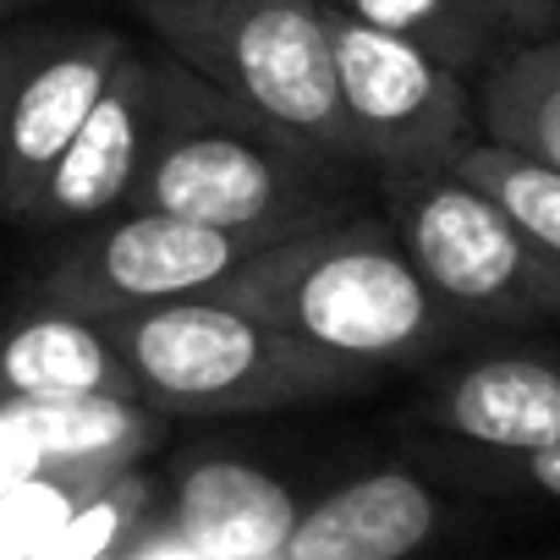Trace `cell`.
<instances>
[{
  "instance_id": "d6986e66",
  "label": "cell",
  "mask_w": 560,
  "mask_h": 560,
  "mask_svg": "<svg viewBox=\"0 0 560 560\" xmlns=\"http://www.w3.org/2000/svg\"><path fill=\"white\" fill-rule=\"evenodd\" d=\"M67 28H45V23H18V28H0V132H7V116H12V100L18 89L28 83V72L56 50Z\"/></svg>"
},
{
  "instance_id": "7402d4cb",
  "label": "cell",
  "mask_w": 560,
  "mask_h": 560,
  "mask_svg": "<svg viewBox=\"0 0 560 560\" xmlns=\"http://www.w3.org/2000/svg\"><path fill=\"white\" fill-rule=\"evenodd\" d=\"M105 560H127V555H121V549H116V555H105Z\"/></svg>"
},
{
  "instance_id": "5b68a950",
  "label": "cell",
  "mask_w": 560,
  "mask_h": 560,
  "mask_svg": "<svg viewBox=\"0 0 560 560\" xmlns=\"http://www.w3.org/2000/svg\"><path fill=\"white\" fill-rule=\"evenodd\" d=\"M385 214L418 275L472 319L538 325L560 319V258L544 253L505 203L456 171L380 176Z\"/></svg>"
},
{
  "instance_id": "30bf717a",
  "label": "cell",
  "mask_w": 560,
  "mask_h": 560,
  "mask_svg": "<svg viewBox=\"0 0 560 560\" xmlns=\"http://www.w3.org/2000/svg\"><path fill=\"white\" fill-rule=\"evenodd\" d=\"M341 7L418 45L462 83H483L516 56L560 39V0H341Z\"/></svg>"
},
{
  "instance_id": "603a6c76",
  "label": "cell",
  "mask_w": 560,
  "mask_h": 560,
  "mask_svg": "<svg viewBox=\"0 0 560 560\" xmlns=\"http://www.w3.org/2000/svg\"><path fill=\"white\" fill-rule=\"evenodd\" d=\"M330 7H341V0H330Z\"/></svg>"
},
{
  "instance_id": "9c48e42d",
  "label": "cell",
  "mask_w": 560,
  "mask_h": 560,
  "mask_svg": "<svg viewBox=\"0 0 560 560\" xmlns=\"http://www.w3.org/2000/svg\"><path fill=\"white\" fill-rule=\"evenodd\" d=\"M149 121H154V56L132 50L116 78L105 83L100 105L89 110L83 132L39 187L34 209L23 214L28 231H83L116 209H127L132 182L143 171L149 149Z\"/></svg>"
},
{
  "instance_id": "277c9868",
  "label": "cell",
  "mask_w": 560,
  "mask_h": 560,
  "mask_svg": "<svg viewBox=\"0 0 560 560\" xmlns=\"http://www.w3.org/2000/svg\"><path fill=\"white\" fill-rule=\"evenodd\" d=\"M127 7L171 61L369 176L341 105L325 23L330 0H127Z\"/></svg>"
},
{
  "instance_id": "3957f363",
  "label": "cell",
  "mask_w": 560,
  "mask_h": 560,
  "mask_svg": "<svg viewBox=\"0 0 560 560\" xmlns=\"http://www.w3.org/2000/svg\"><path fill=\"white\" fill-rule=\"evenodd\" d=\"M138 396L160 418H236V412H287L374 390L390 369L314 347L280 325L242 308L192 298L105 319Z\"/></svg>"
},
{
  "instance_id": "ba28073f",
  "label": "cell",
  "mask_w": 560,
  "mask_h": 560,
  "mask_svg": "<svg viewBox=\"0 0 560 560\" xmlns=\"http://www.w3.org/2000/svg\"><path fill=\"white\" fill-rule=\"evenodd\" d=\"M127 56L132 45L116 28H67L56 50L28 72L0 132V220L23 225L39 187L50 182Z\"/></svg>"
},
{
  "instance_id": "44dd1931",
  "label": "cell",
  "mask_w": 560,
  "mask_h": 560,
  "mask_svg": "<svg viewBox=\"0 0 560 560\" xmlns=\"http://www.w3.org/2000/svg\"><path fill=\"white\" fill-rule=\"evenodd\" d=\"M28 7H45V0H0V23L18 18V12H28Z\"/></svg>"
},
{
  "instance_id": "8fae6325",
  "label": "cell",
  "mask_w": 560,
  "mask_h": 560,
  "mask_svg": "<svg viewBox=\"0 0 560 560\" xmlns=\"http://www.w3.org/2000/svg\"><path fill=\"white\" fill-rule=\"evenodd\" d=\"M138 401V380L121 363L100 319L45 308L0 325V407L7 401Z\"/></svg>"
},
{
  "instance_id": "8992f818",
  "label": "cell",
  "mask_w": 560,
  "mask_h": 560,
  "mask_svg": "<svg viewBox=\"0 0 560 560\" xmlns=\"http://www.w3.org/2000/svg\"><path fill=\"white\" fill-rule=\"evenodd\" d=\"M275 242L182 220L165 209H116L110 220L83 225L56 264L39 275V298L83 319H127L165 303L209 298L225 275Z\"/></svg>"
},
{
  "instance_id": "7c38bea8",
  "label": "cell",
  "mask_w": 560,
  "mask_h": 560,
  "mask_svg": "<svg viewBox=\"0 0 560 560\" xmlns=\"http://www.w3.org/2000/svg\"><path fill=\"white\" fill-rule=\"evenodd\" d=\"M429 423L483 451L560 445V363L549 358H478L429 396Z\"/></svg>"
},
{
  "instance_id": "52a82bcc",
  "label": "cell",
  "mask_w": 560,
  "mask_h": 560,
  "mask_svg": "<svg viewBox=\"0 0 560 560\" xmlns=\"http://www.w3.org/2000/svg\"><path fill=\"white\" fill-rule=\"evenodd\" d=\"M341 105L358 138L369 176H429L451 171V160L478 138L472 83L451 67L429 61L418 45L352 18L347 7H325Z\"/></svg>"
},
{
  "instance_id": "4fadbf2b",
  "label": "cell",
  "mask_w": 560,
  "mask_h": 560,
  "mask_svg": "<svg viewBox=\"0 0 560 560\" xmlns=\"http://www.w3.org/2000/svg\"><path fill=\"white\" fill-rule=\"evenodd\" d=\"M440 527V500L412 472H369L298 516L280 560H401Z\"/></svg>"
},
{
  "instance_id": "9a60e30c",
  "label": "cell",
  "mask_w": 560,
  "mask_h": 560,
  "mask_svg": "<svg viewBox=\"0 0 560 560\" xmlns=\"http://www.w3.org/2000/svg\"><path fill=\"white\" fill-rule=\"evenodd\" d=\"M478 138L560 171V39L472 83Z\"/></svg>"
},
{
  "instance_id": "e0dca14e",
  "label": "cell",
  "mask_w": 560,
  "mask_h": 560,
  "mask_svg": "<svg viewBox=\"0 0 560 560\" xmlns=\"http://www.w3.org/2000/svg\"><path fill=\"white\" fill-rule=\"evenodd\" d=\"M116 478L121 472H110V467H56V472L18 483L12 494H0V560H28L72 511H83Z\"/></svg>"
},
{
  "instance_id": "7a4b0ae2",
  "label": "cell",
  "mask_w": 560,
  "mask_h": 560,
  "mask_svg": "<svg viewBox=\"0 0 560 560\" xmlns=\"http://www.w3.org/2000/svg\"><path fill=\"white\" fill-rule=\"evenodd\" d=\"M209 303L242 308L314 347L407 369L451 336V303L418 275L390 220H341L287 236L225 275Z\"/></svg>"
},
{
  "instance_id": "ffe728a7",
  "label": "cell",
  "mask_w": 560,
  "mask_h": 560,
  "mask_svg": "<svg viewBox=\"0 0 560 560\" xmlns=\"http://www.w3.org/2000/svg\"><path fill=\"white\" fill-rule=\"evenodd\" d=\"M522 472H527L533 489H544V494L560 500V445H549V451H527V456H522Z\"/></svg>"
},
{
  "instance_id": "2e32d148",
  "label": "cell",
  "mask_w": 560,
  "mask_h": 560,
  "mask_svg": "<svg viewBox=\"0 0 560 560\" xmlns=\"http://www.w3.org/2000/svg\"><path fill=\"white\" fill-rule=\"evenodd\" d=\"M451 171H456L462 182L483 187L494 203H505V209L516 214V225H522L544 253L560 258V171H549V165H538V160H527V154H516V149H500V143H489V138H472V143L451 160Z\"/></svg>"
},
{
  "instance_id": "ac0fdd59",
  "label": "cell",
  "mask_w": 560,
  "mask_h": 560,
  "mask_svg": "<svg viewBox=\"0 0 560 560\" xmlns=\"http://www.w3.org/2000/svg\"><path fill=\"white\" fill-rule=\"evenodd\" d=\"M149 478L143 472H121L110 489H100L83 511H72L28 560H105L116 549H127V538L138 533V522L149 516Z\"/></svg>"
},
{
  "instance_id": "6da1fadb",
  "label": "cell",
  "mask_w": 560,
  "mask_h": 560,
  "mask_svg": "<svg viewBox=\"0 0 560 560\" xmlns=\"http://www.w3.org/2000/svg\"><path fill=\"white\" fill-rule=\"evenodd\" d=\"M358 176L363 171L236 105L165 50L154 56V121L127 209H165L287 242L352 220Z\"/></svg>"
},
{
  "instance_id": "5bb4252c",
  "label": "cell",
  "mask_w": 560,
  "mask_h": 560,
  "mask_svg": "<svg viewBox=\"0 0 560 560\" xmlns=\"http://www.w3.org/2000/svg\"><path fill=\"white\" fill-rule=\"evenodd\" d=\"M298 500L247 462H198L176 489V533L198 560H280Z\"/></svg>"
}]
</instances>
